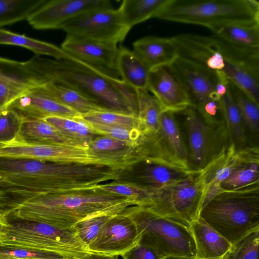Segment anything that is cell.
Segmentation results:
<instances>
[{
  "instance_id": "1",
  "label": "cell",
  "mask_w": 259,
  "mask_h": 259,
  "mask_svg": "<svg viewBox=\"0 0 259 259\" xmlns=\"http://www.w3.org/2000/svg\"><path fill=\"white\" fill-rule=\"evenodd\" d=\"M0 186L23 202L41 195L95 188L106 181L107 170L96 164L0 158Z\"/></svg>"
},
{
  "instance_id": "2",
  "label": "cell",
  "mask_w": 259,
  "mask_h": 259,
  "mask_svg": "<svg viewBox=\"0 0 259 259\" xmlns=\"http://www.w3.org/2000/svg\"><path fill=\"white\" fill-rule=\"evenodd\" d=\"M171 37L179 56L223 75L259 106V55L236 49L213 34L183 33Z\"/></svg>"
},
{
  "instance_id": "3",
  "label": "cell",
  "mask_w": 259,
  "mask_h": 259,
  "mask_svg": "<svg viewBox=\"0 0 259 259\" xmlns=\"http://www.w3.org/2000/svg\"><path fill=\"white\" fill-rule=\"evenodd\" d=\"M138 205L133 199L92 189L39 196L22 202L14 211L18 216L70 229L79 221L99 212H121Z\"/></svg>"
},
{
  "instance_id": "4",
  "label": "cell",
  "mask_w": 259,
  "mask_h": 259,
  "mask_svg": "<svg viewBox=\"0 0 259 259\" xmlns=\"http://www.w3.org/2000/svg\"><path fill=\"white\" fill-rule=\"evenodd\" d=\"M200 217L233 245L259 229V183L217 194Z\"/></svg>"
},
{
  "instance_id": "5",
  "label": "cell",
  "mask_w": 259,
  "mask_h": 259,
  "mask_svg": "<svg viewBox=\"0 0 259 259\" xmlns=\"http://www.w3.org/2000/svg\"><path fill=\"white\" fill-rule=\"evenodd\" d=\"M147 150L146 155L119 169L113 182L152 191L190 178L201 170L191 168L178 158L161 135L150 142Z\"/></svg>"
},
{
  "instance_id": "6",
  "label": "cell",
  "mask_w": 259,
  "mask_h": 259,
  "mask_svg": "<svg viewBox=\"0 0 259 259\" xmlns=\"http://www.w3.org/2000/svg\"><path fill=\"white\" fill-rule=\"evenodd\" d=\"M158 19L204 26L210 30L229 24L259 23L255 0H168Z\"/></svg>"
},
{
  "instance_id": "7",
  "label": "cell",
  "mask_w": 259,
  "mask_h": 259,
  "mask_svg": "<svg viewBox=\"0 0 259 259\" xmlns=\"http://www.w3.org/2000/svg\"><path fill=\"white\" fill-rule=\"evenodd\" d=\"M124 211L136 224L137 243L150 247L163 258L195 257V244L188 224L143 206H132Z\"/></svg>"
},
{
  "instance_id": "8",
  "label": "cell",
  "mask_w": 259,
  "mask_h": 259,
  "mask_svg": "<svg viewBox=\"0 0 259 259\" xmlns=\"http://www.w3.org/2000/svg\"><path fill=\"white\" fill-rule=\"evenodd\" d=\"M0 244L82 256L91 252L72 228L21 218L14 211L0 220Z\"/></svg>"
},
{
  "instance_id": "9",
  "label": "cell",
  "mask_w": 259,
  "mask_h": 259,
  "mask_svg": "<svg viewBox=\"0 0 259 259\" xmlns=\"http://www.w3.org/2000/svg\"><path fill=\"white\" fill-rule=\"evenodd\" d=\"M208 162L197 175L172 185L149 191L147 207L164 216L190 224L200 217Z\"/></svg>"
},
{
  "instance_id": "10",
  "label": "cell",
  "mask_w": 259,
  "mask_h": 259,
  "mask_svg": "<svg viewBox=\"0 0 259 259\" xmlns=\"http://www.w3.org/2000/svg\"><path fill=\"white\" fill-rule=\"evenodd\" d=\"M131 28L118 9L112 7L87 12L71 19L59 28L67 35L102 42H122Z\"/></svg>"
},
{
  "instance_id": "11",
  "label": "cell",
  "mask_w": 259,
  "mask_h": 259,
  "mask_svg": "<svg viewBox=\"0 0 259 259\" xmlns=\"http://www.w3.org/2000/svg\"><path fill=\"white\" fill-rule=\"evenodd\" d=\"M170 65L184 84L192 107L198 109L221 100L217 87L222 78H226L224 75L179 56Z\"/></svg>"
},
{
  "instance_id": "12",
  "label": "cell",
  "mask_w": 259,
  "mask_h": 259,
  "mask_svg": "<svg viewBox=\"0 0 259 259\" xmlns=\"http://www.w3.org/2000/svg\"><path fill=\"white\" fill-rule=\"evenodd\" d=\"M112 5L108 0L47 1L32 12L26 20L37 30L59 29L71 19L87 12Z\"/></svg>"
},
{
  "instance_id": "13",
  "label": "cell",
  "mask_w": 259,
  "mask_h": 259,
  "mask_svg": "<svg viewBox=\"0 0 259 259\" xmlns=\"http://www.w3.org/2000/svg\"><path fill=\"white\" fill-rule=\"evenodd\" d=\"M138 240L136 223L124 210L113 215L87 246L92 252L121 255Z\"/></svg>"
},
{
  "instance_id": "14",
  "label": "cell",
  "mask_w": 259,
  "mask_h": 259,
  "mask_svg": "<svg viewBox=\"0 0 259 259\" xmlns=\"http://www.w3.org/2000/svg\"><path fill=\"white\" fill-rule=\"evenodd\" d=\"M147 90L163 110L177 112L192 107L186 89L170 65L149 70Z\"/></svg>"
},
{
  "instance_id": "15",
  "label": "cell",
  "mask_w": 259,
  "mask_h": 259,
  "mask_svg": "<svg viewBox=\"0 0 259 259\" xmlns=\"http://www.w3.org/2000/svg\"><path fill=\"white\" fill-rule=\"evenodd\" d=\"M61 48L77 59L118 77L117 45L67 35Z\"/></svg>"
},
{
  "instance_id": "16",
  "label": "cell",
  "mask_w": 259,
  "mask_h": 259,
  "mask_svg": "<svg viewBox=\"0 0 259 259\" xmlns=\"http://www.w3.org/2000/svg\"><path fill=\"white\" fill-rule=\"evenodd\" d=\"M88 151L100 164L120 169L145 155L141 144L119 140L106 136H98L88 145Z\"/></svg>"
},
{
  "instance_id": "17",
  "label": "cell",
  "mask_w": 259,
  "mask_h": 259,
  "mask_svg": "<svg viewBox=\"0 0 259 259\" xmlns=\"http://www.w3.org/2000/svg\"><path fill=\"white\" fill-rule=\"evenodd\" d=\"M9 107L25 118H42L48 116L78 118L80 114L74 110L49 97L29 92L16 100Z\"/></svg>"
},
{
  "instance_id": "18",
  "label": "cell",
  "mask_w": 259,
  "mask_h": 259,
  "mask_svg": "<svg viewBox=\"0 0 259 259\" xmlns=\"http://www.w3.org/2000/svg\"><path fill=\"white\" fill-rule=\"evenodd\" d=\"M133 49L149 70L170 65L179 56L172 37H144L133 43Z\"/></svg>"
},
{
  "instance_id": "19",
  "label": "cell",
  "mask_w": 259,
  "mask_h": 259,
  "mask_svg": "<svg viewBox=\"0 0 259 259\" xmlns=\"http://www.w3.org/2000/svg\"><path fill=\"white\" fill-rule=\"evenodd\" d=\"M196 247V258L210 259L224 255L232 244L203 219L190 224Z\"/></svg>"
},
{
  "instance_id": "20",
  "label": "cell",
  "mask_w": 259,
  "mask_h": 259,
  "mask_svg": "<svg viewBox=\"0 0 259 259\" xmlns=\"http://www.w3.org/2000/svg\"><path fill=\"white\" fill-rule=\"evenodd\" d=\"M14 140L30 144H59L87 148L82 143L65 136L41 118L25 117Z\"/></svg>"
},
{
  "instance_id": "21",
  "label": "cell",
  "mask_w": 259,
  "mask_h": 259,
  "mask_svg": "<svg viewBox=\"0 0 259 259\" xmlns=\"http://www.w3.org/2000/svg\"><path fill=\"white\" fill-rule=\"evenodd\" d=\"M74 110L81 115L94 111L108 110L79 91L70 87L49 82L32 90Z\"/></svg>"
},
{
  "instance_id": "22",
  "label": "cell",
  "mask_w": 259,
  "mask_h": 259,
  "mask_svg": "<svg viewBox=\"0 0 259 259\" xmlns=\"http://www.w3.org/2000/svg\"><path fill=\"white\" fill-rule=\"evenodd\" d=\"M211 30L236 49L259 55V23L225 24Z\"/></svg>"
},
{
  "instance_id": "23",
  "label": "cell",
  "mask_w": 259,
  "mask_h": 259,
  "mask_svg": "<svg viewBox=\"0 0 259 259\" xmlns=\"http://www.w3.org/2000/svg\"><path fill=\"white\" fill-rule=\"evenodd\" d=\"M120 79L136 90H147L149 70L133 51L120 46L116 62Z\"/></svg>"
},
{
  "instance_id": "24",
  "label": "cell",
  "mask_w": 259,
  "mask_h": 259,
  "mask_svg": "<svg viewBox=\"0 0 259 259\" xmlns=\"http://www.w3.org/2000/svg\"><path fill=\"white\" fill-rule=\"evenodd\" d=\"M259 153L256 147L245 148L242 162L220 185V192L259 183Z\"/></svg>"
},
{
  "instance_id": "25",
  "label": "cell",
  "mask_w": 259,
  "mask_h": 259,
  "mask_svg": "<svg viewBox=\"0 0 259 259\" xmlns=\"http://www.w3.org/2000/svg\"><path fill=\"white\" fill-rule=\"evenodd\" d=\"M0 45L22 47L31 50L35 55L49 56L56 60L80 61L55 45L2 28H0Z\"/></svg>"
},
{
  "instance_id": "26",
  "label": "cell",
  "mask_w": 259,
  "mask_h": 259,
  "mask_svg": "<svg viewBox=\"0 0 259 259\" xmlns=\"http://www.w3.org/2000/svg\"><path fill=\"white\" fill-rule=\"evenodd\" d=\"M189 145L192 157L197 169L206 164L208 146V128L206 123L192 110L186 119Z\"/></svg>"
},
{
  "instance_id": "27",
  "label": "cell",
  "mask_w": 259,
  "mask_h": 259,
  "mask_svg": "<svg viewBox=\"0 0 259 259\" xmlns=\"http://www.w3.org/2000/svg\"><path fill=\"white\" fill-rule=\"evenodd\" d=\"M137 91L140 131L144 136L157 134L159 132L160 115L163 110L156 98L147 90Z\"/></svg>"
},
{
  "instance_id": "28",
  "label": "cell",
  "mask_w": 259,
  "mask_h": 259,
  "mask_svg": "<svg viewBox=\"0 0 259 259\" xmlns=\"http://www.w3.org/2000/svg\"><path fill=\"white\" fill-rule=\"evenodd\" d=\"M168 0H123L118 8L125 24L134 26L156 18Z\"/></svg>"
},
{
  "instance_id": "29",
  "label": "cell",
  "mask_w": 259,
  "mask_h": 259,
  "mask_svg": "<svg viewBox=\"0 0 259 259\" xmlns=\"http://www.w3.org/2000/svg\"><path fill=\"white\" fill-rule=\"evenodd\" d=\"M65 136L84 145L87 148L97 136L90 125L78 118L48 116L42 118Z\"/></svg>"
},
{
  "instance_id": "30",
  "label": "cell",
  "mask_w": 259,
  "mask_h": 259,
  "mask_svg": "<svg viewBox=\"0 0 259 259\" xmlns=\"http://www.w3.org/2000/svg\"><path fill=\"white\" fill-rule=\"evenodd\" d=\"M46 0H0V28L26 20Z\"/></svg>"
},
{
  "instance_id": "31",
  "label": "cell",
  "mask_w": 259,
  "mask_h": 259,
  "mask_svg": "<svg viewBox=\"0 0 259 259\" xmlns=\"http://www.w3.org/2000/svg\"><path fill=\"white\" fill-rule=\"evenodd\" d=\"M159 132L172 152L180 159L188 163L187 150L174 112L162 110L159 120Z\"/></svg>"
},
{
  "instance_id": "32",
  "label": "cell",
  "mask_w": 259,
  "mask_h": 259,
  "mask_svg": "<svg viewBox=\"0 0 259 259\" xmlns=\"http://www.w3.org/2000/svg\"><path fill=\"white\" fill-rule=\"evenodd\" d=\"M229 90L238 109L242 124L250 131L259 129V106L241 89L229 81Z\"/></svg>"
},
{
  "instance_id": "33",
  "label": "cell",
  "mask_w": 259,
  "mask_h": 259,
  "mask_svg": "<svg viewBox=\"0 0 259 259\" xmlns=\"http://www.w3.org/2000/svg\"><path fill=\"white\" fill-rule=\"evenodd\" d=\"M79 118L89 124L120 126L140 130L137 116L133 114L104 110L82 115Z\"/></svg>"
},
{
  "instance_id": "34",
  "label": "cell",
  "mask_w": 259,
  "mask_h": 259,
  "mask_svg": "<svg viewBox=\"0 0 259 259\" xmlns=\"http://www.w3.org/2000/svg\"><path fill=\"white\" fill-rule=\"evenodd\" d=\"M120 212L106 211L89 215L71 228L80 241L87 247L93 241L105 224Z\"/></svg>"
},
{
  "instance_id": "35",
  "label": "cell",
  "mask_w": 259,
  "mask_h": 259,
  "mask_svg": "<svg viewBox=\"0 0 259 259\" xmlns=\"http://www.w3.org/2000/svg\"><path fill=\"white\" fill-rule=\"evenodd\" d=\"M81 256L21 246L0 244V259H77Z\"/></svg>"
},
{
  "instance_id": "36",
  "label": "cell",
  "mask_w": 259,
  "mask_h": 259,
  "mask_svg": "<svg viewBox=\"0 0 259 259\" xmlns=\"http://www.w3.org/2000/svg\"><path fill=\"white\" fill-rule=\"evenodd\" d=\"M229 85V84H228ZM221 102L225 118L231 136L235 144L244 141L242 123L237 106L228 90L221 97Z\"/></svg>"
},
{
  "instance_id": "37",
  "label": "cell",
  "mask_w": 259,
  "mask_h": 259,
  "mask_svg": "<svg viewBox=\"0 0 259 259\" xmlns=\"http://www.w3.org/2000/svg\"><path fill=\"white\" fill-rule=\"evenodd\" d=\"M259 229L253 231L232 245L224 259H258Z\"/></svg>"
},
{
  "instance_id": "38",
  "label": "cell",
  "mask_w": 259,
  "mask_h": 259,
  "mask_svg": "<svg viewBox=\"0 0 259 259\" xmlns=\"http://www.w3.org/2000/svg\"><path fill=\"white\" fill-rule=\"evenodd\" d=\"M24 119L22 114L10 107L0 111V144L17 138Z\"/></svg>"
},
{
  "instance_id": "39",
  "label": "cell",
  "mask_w": 259,
  "mask_h": 259,
  "mask_svg": "<svg viewBox=\"0 0 259 259\" xmlns=\"http://www.w3.org/2000/svg\"><path fill=\"white\" fill-rule=\"evenodd\" d=\"M99 190L134 200L139 206L145 205L149 199V191L132 184L112 182L100 184L96 187Z\"/></svg>"
},
{
  "instance_id": "40",
  "label": "cell",
  "mask_w": 259,
  "mask_h": 259,
  "mask_svg": "<svg viewBox=\"0 0 259 259\" xmlns=\"http://www.w3.org/2000/svg\"><path fill=\"white\" fill-rule=\"evenodd\" d=\"M89 125L97 135L106 136L133 144H141L144 138V136L142 135L140 131L138 128L129 129L120 126L96 124Z\"/></svg>"
},
{
  "instance_id": "41",
  "label": "cell",
  "mask_w": 259,
  "mask_h": 259,
  "mask_svg": "<svg viewBox=\"0 0 259 259\" xmlns=\"http://www.w3.org/2000/svg\"><path fill=\"white\" fill-rule=\"evenodd\" d=\"M120 256L122 259H165L150 247L139 243H136Z\"/></svg>"
},
{
  "instance_id": "42",
  "label": "cell",
  "mask_w": 259,
  "mask_h": 259,
  "mask_svg": "<svg viewBox=\"0 0 259 259\" xmlns=\"http://www.w3.org/2000/svg\"><path fill=\"white\" fill-rule=\"evenodd\" d=\"M22 203L0 186V220L16 210Z\"/></svg>"
},
{
  "instance_id": "43",
  "label": "cell",
  "mask_w": 259,
  "mask_h": 259,
  "mask_svg": "<svg viewBox=\"0 0 259 259\" xmlns=\"http://www.w3.org/2000/svg\"><path fill=\"white\" fill-rule=\"evenodd\" d=\"M119 255L96 252L88 253L77 259H118Z\"/></svg>"
},
{
  "instance_id": "44",
  "label": "cell",
  "mask_w": 259,
  "mask_h": 259,
  "mask_svg": "<svg viewBox=\"0 0 259 259\" xmlns=\"http://www.w3.org/2000/svg\"><path fill=\"white\" fill-rule=\"evenodd\" d=\"M165 259H193V258L189 257H171L166 258Z\"/></svg>"
},
{
  "instance_id": "45",
  "label": "cell",
  "mask_w": 259,
  "mask_h": 259,
  "mask_svg": "<svg viewBox=\"0 0 259 259\" xmlns=\"http://www.w3.org/2000/svg\"><path fill=\"white\" fill-rule=\"evenodd\" d=\"M224 255H223V256L220 257L214 258H210V259H224ZM193 259H199V258L194 257V258H193Z\"/></svg>"
},
{
  "instance_id": "46",
  "label": "cell",
  "mask_w": 259,
  "mask_h": 259,
  "mask_svg": "<svg viewBox=\"0 0 259 259\" xmlns=\"http://www.w3.org/2000/svg\"><path fill=\"white\" fill-rule=\"evenodd\" d=\"M1 259H17V258H1Z\"/></svg>"
},
{
  "instance_id": "47",
  "label": "cell",
  "mask_w": 259,
  "mask_h": 259,
  "mask_svg": "<svg viewBox=\"0 0 259 259\" xmlns=\"http://www.w3.org/2000/svg\"><path fill=\"white\" fill-rule=\"evenodd\" d=\"M1 223L0 222V230H1Z\"/></svg>"
},
{
  "instance_id": "48",
  "label": "cell",
  "mask_w": 259,
  "mask_h": 259,
  "mask_svg": "<svg viewBox=\"0 0 259 259\" xmlns=\"http://www.w3.org/2000/svg\"><path fill=\"white\" fill-rule=\"evenodd\" d=\"M0 178H1V177H0Z\"/></svg>"
}]
</instances>
